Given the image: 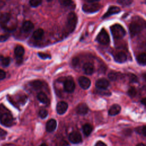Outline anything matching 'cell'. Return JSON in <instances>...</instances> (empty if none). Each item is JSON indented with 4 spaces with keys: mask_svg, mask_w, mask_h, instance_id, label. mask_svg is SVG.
<instances>
[{
    "mask_svg": "<svg viewBox=\"0 0 146 146\" xmlns=\"http://www.w3.org/2000/svg\"><path fill=\"white\" fill-rule=\"evenodd\" d=\"M146 27V22L139 18L136 17V19L133 21L129 26V33L131 37H133L140 33L144 28Z\"/></svg>",
    "mask_w": 146,
    "mask_h": 146,
    "instance_id": "obj_1",
    "label": "cell"
},
{
    "mask_svg": "<svg viewBox=\"0 0 146 146\" xmlns=\"http://www.w3.org/2000/svg\"><path fill=\"white\" fill-rule=\"evenodd\" d=\"M111 31L113 37L115 39H121L125 34L124 29L119 24H115L111 26Z\"/></svg>",
    "mask_w": 146,
    "mask_h": 146,
    "instance_id": "obj_2",
    "label": "cell"
},
{
    "mask_svg": "<svg viewBox=\"0 0 146 146\" xmlns=\"http://www.w3.org/2000/svg\"><path fill=\"white\" fill-rule=\"evenodd\" d=\"M67 29L68 33H72L75 30L77 23V17L76 14L73 12L70 13L67 15Z\"/></svg>",
    "mask_w": 146,
    "mask_h": 146,
    "instance_id": "obj_3",
    "label": "cell"
},
{
    "mask_svg": "<svg viewBox=\"0 0 146 146\" xmlns=\"http://www.w3.org/2000/svg\"><path fill=\"white\" fill-rule=\"evenodd\" d=\"M13 121L14 119L13 116L9 112H4L0 116L1 123L6 127L11 126L13 123Z\"/></svg>",
    "mask_w": 146,
    "mask_h": 146,
    "instance_id": "obj_4",
    "label": "cell"
},
{
    "mask_svg": "<svg viewBox=\"0 0 146 146\" xmlns=\"http://www.w3.org/2000/svg\"><path fill=\"white\" fill-rule=\"evenodd\" d=\"M101 8V5L98 3H88L84 4L82 6L83 11L88 13H92L99 11Z\"/></svg>",
    "mask_w": 146,
    "mask_h": 146,
    "instance_id": "obj_5",
    "label": "cell"
},
{
    "mask_svg": "<svg viewBox=\"0 0 146 146\" xmlns=\"http://www.w3.org/2000/svg\"><path fill=\"white\" fill-rule=\"evenodd\" d=\"M96 40L102 44H107L110 42V37L107 32L103 29L98 34Z\"/></svg>",
    "mask_w": 146,
    "mask_h": 146,
    "instance_id": "obj_6",
    "label": "cell"
},
{
    "mask_svg": "<svg viewBox=\"0 0 146 146\" xmlns=\"http://www.w3.org/2000/svg\"><path fill=\"white\" fill-rule=\"evenodd\" d=\"M75 85L74 80L71 78L67 79L64 82V90L69 93L72 92L75 90Z\"/></svg>",
    "mask_w": 146,
    "mask_h": 146,
    "instance_id": "obj_7",
    "label": "cell"
},
{
    "mask_svg": "<svg viewBox=\"0 0 146 146\" xmlns=\"http://www.w3.org/2000/svg\"><path fill=\"white\" fill-rule=\"evenodd\" d=\"M69 140L73 144H78L82 142L81 135L78 132H73L69 135Z\"/></svg>",
    "mask_w": 146,
    "mask_h": 146,
    "instance_id": "obj_8",
    "label": "cell"
},
{
    "mask_svg": "<svg viewBox=\"0 0 146 146\" xmlns=\"http://www.w3.org/2000/svg\"><path fill=\"white\" fill-rule=\"evenodd\" d=\"M78 82L80 86L84 90L88 89L91 85L90 80L85 76H80L78 79Z\"/></svg>",
    "mask_w": 146,
    "mask_h": 146,
    "instance_id": "obj_9",
    "label": "cell"
},
{
    "mask_svg": "<svg viewBox=\"0 0 146 146\" xmlns=\"http://www.w3.org/2000/svg\"><path fill=\"white\" fill-rule=\"evenodd\" d=\"M68 108V104L65 102H59L56 105V112L59 115L64 114Z\"/></svg>",
    "mask_w": 146,
    "mask_h": 146,
    "instance_id": "obj_10",
    "label": "cell"
},
{
    "mask_svg": "<svg viewBox=\"0 0 146 146\" xmlns=\"http://www.w3.org/2000/svg\"><path fill=\"white\" fill-rule=\"evenodd\" d=\"M95 86L99 89L105 90L108 87L109 82L107 79L104 78H100V79H99L96 82Z\"/></svg>",
    "mask_w": 146,
    "mask_h": 146,
    "instance_id": "obj_11",
    "label": "cell"
},
{
    "mask_svg": "<svg viewBox=\"0 0 146 146\" xmlns=\"http://www.w3.org/2000/svg\"><path fill=\"white\" fill-rule=\"evenodd\" d=\"M120 11V9L119 7L117 6H110L107 11L106 12V14H104V15L103 16V18H107L108 17H110L111 15H113V14H117L118 13H119Z\"/></svg>",
    "mask_w": 146,
    "mask_h": 146,
    "instance_id": "obj_12",
    "label": "cell"
},
{
    "mask_svg": "<svg viewBox=\"0 0 146 146\" xmlns=\"http://www.w3.org/2000/svg\"><path fill=\"white\" fill-rule=\"evenodd\" d=\"M88 111V107L85 103H80L76 108V112L79 115H85Z\"/></svg>",
    "mask_w": 146,
    "mask_h": 146,
    "instance_id": "obj_13",
    "label": "cell"
},
{
    "mask_svg": "<svg viewBox=\"0 0 146 146\" xmlns=\"http://www.w3.org/2000/svg\"><path fill=\"white\" fill-rule=\"evenodd\" d=\"M56 125H57V123L55 119H51L49 120L46 123V131L48 132H51L54 131L56 128Z\"/></svg>",
    "mask_w": 146,
    "mask_h": 146,
    "instance_id": "obj_14",
    "label": "cell"
},
{
    "mask_svg": "<svg viewBox=\"0 0 146 146\" xmlns=\"http://www.w3.org/2000/svg\"><path fill=\"white\" fill-rule=\"evenodd\" d=\"M114 60L117 63H124L127 60V55L123 52H119L115 55Z\"/></svg>",
    "mask_w": 146,
    "mask_h": 146,
    "instance_id": "obj_15",
    "label": "cell"
},
{
    "mask_svg": "<svg viewBox=\"0 0 146 146\" xmlns=\"http://www.w3.org/2000/svg\"><path fill=\"white\" fill-rule=\"evenodd\" d=\"M83 70L84 73L87 75H91L94 71V67L92 63L90 62H87L84 63L83 66Z\"/></svg>",
    "mask_w": 146,
    "mask_h": 146,
    "instance_id": "obj_16",
    "label": "cell"
},
{
    "mask_svg": "<svg viewBox=\"0 0 146 146\" xmlns=\"http://www.w3.org/2000/svg\"><path fill=\"white\" fill-rule=\"evenodd\" d=\"M121 110V107L118 104H113L112 105L111 108L109 109L108 114L111 116H114L118 114Z\"/></svg>",
    "mask_w": 146,
    "mask_h": 146,
    "instance_id": "obj_17",
    "label": "cell"
},
{
    "mask_svg": "<svg viewBox=\"0 0 146 146\" xmlns=\"http://www.w3.org/2000/svg\"><path fill=\"white\" fill-rule=\"evenodd\" d=\"M34 24L29 21H25L23 25H22V30L23 31L25 32H29L30 31H31L33 28H34Z\"/></svg>",
    "mask_w": 146,
    "mask_h": 146,
    "instance_id": "obj_18",
    "label": "cell"
},
{
    "mask_svg": "<svg viewBox=\"0 0 146 146\" xmlns=\"http://www.w3.org/2000/svg\"><path fill=\"white\" fill-rule=\"evenodd\" d=\"M44 35V31L42 29H38L33 34V38L35 40L40 39Z\"/></svg>",
    "mask_w": 146,
    "mask_h": 146,
    "instance_id": "obj_19",
    "label": "cell"
},
{
    "mask_svg": "<svg viewBox=\"0 0 146 146\" xmlns=\"http://www.w3.org/2000/svg\"><path fill=\"white\" fill-rule=\"evenodd\" d=\"M24 52H25V50L22 46L17 45L15 47L14 49V53L17 58H22V56L24 54Z\"/></svg>",
    "mask_w": 146,
    "mask_h": 146,
    "instance_id": "obj_20",
    "label": "cell"
},
{
    "mask_svg": "<svg viewBox=\"0 0 146 146\" xmlns=\"http://www.w3.org/2000/svg\"><path fill=\"white\" fill-rule=\"evenodd\" d=\"M37 98L39 100V102H40L41 103H42L43 104H48V103L49 100H48L47 95L43 92H40L37 95Z\"/></svg>",
    "mask_w": 146,
    "mask_h": 146,
    "instance_id": "obj_21",
    "label": "cell"
},
{
    "mask_svg": "<svg viewBox=\"0 0 146 146\" xmlns=\"http://www.w3.org/2000/svg\"><path fill=\"white\" fill-rule=\"evenodd\" d=\"M11 15L9 13H3L0 16V23L2 25L7 23L10 19Z\"/></svg>",
    "mask_w": 146,
    "mask_h": 146,
    "instance_id": "obj_22",
    "label": "cell"
},
{
    "mask_svg": "<svg viewBox=\"0 0 146 146\" xmlns=\"http://www.w3.org/2000/svg\"><path fill=\"white\" fill-rule=\"evenodd\" d=\"M30 85L34 89V90H39L43 86V83L40 80H35L30 82Z\"/></svg>",
    "mask_w": 146,
    "mask_h": 146,
    "instance_id": "obj_23",
    "label": "cell"
},
{
    "mask_svg": "<svg viewBox=\"0 0 146 146\" xmlns=\"http://www.w3.org/2000/svg\"><path fill=\"white\" fill-rule=\"evenodd\" d=\"M92 131V127L90 124H86L83 126V132L86 136L90 135Z\"/></svg>",
    "mask_w": 146,
    "mask_h": 146,
    "instance_id": "obj_24",
    "label": "cell"
},
{
    "mask_svg": "<svg viewBox=\"0 0 146 146\" xmlns=\"http://www.w3.org/2000/svg\"><path fill=\"white\" fill-rule=\"evenodd\" d=\"M137 61L140 64H146V53H141L137 57Z\"/></svg>",
    "mask_w": 146,
    "mask_h": 146,
    "instance_id": "obj_25",
    "label": "cell"
},
{
    "mask_svg": "<svg viewBox=\"0 0 146 146\" xmlns=\"http://www.w3.org/2000/svg\"><path fill=\"white\" fill-rule=\"evenodd\" d=\"M0 62L4 66H7L10 63V59L9 57H4L2 55H0Z\"/></svg>",
    "mask_w": 146,
    "mask_h": 146,
    "instance_id": "obj_26",
    "label": "cell"
},
{
    "mask_svg": "<svg viewBox=\"0 0 146 146\" xmlns=\"http://www.w3.org/2000/svg\"><path fill=\"white\" fill-rule=\"evenodd\" d=\"M120 74L119 72H111L108 74V78L110 80L113 81L116 80L119 76Z\"/></svg>",
    "mask_w": 146,
    "mask_h": 146,
    "instance_id": "obj_27",
    "label": "cell"
},
{
    "mask_svg": "<svg viewBox=\"0 0 146 146\" xmlns=\"http://www.w3.org/2000/svg\"><path fill=\"white\" fill-rule=\"evenodd\" d=\"M59 2L62 6L64 7L71 6L73 2L72 0H59Z\"/></svg>",
    "mask_w": 146,
    "mask_h": 146,
    "instance_id": "obj_28",
    "label": "cell"
},
{
    "mask_svg": "<svg viewBox=\"0 0 146 146\" xmlns=\"http://www.w3.org/2000/svg\"><path fill=\"white\" fill-rule=\"evenodd\" d=\"M117 2L121 6H126L130 5L132 3V0H117Z\"/></svg>",
    "mask_w": 146,
    "mask_h": 146,
    "instance_id": "obj_29",
    "label": "cell"
},
{
    "mask_svg": "<svg viewBox=\"0 0 146 146\" xmlns=\"http://www.w3.org/2000/svg\"><path fill=\"white\" fill-rule=\"evenodd\" d=\"M42 0H30L29 3L31 6L35 7L40 5L42 3Z\"/></svg>",
    "mask_w": 146,
    "mask_h": 146,
    "instance_id": "obj_30",
    "label": "cell"
},
{
    "mask_svg": "<svg viewBox=\"0 0 146 146\" xmlns=\"http://www.w3.org/2000/svg\"><path fill=\"white\" fill-rule=\"evenodd\" d=\"M128 94L131 97H134L136 95V89L134 87H130L129 88L128 91Z\"/></svg>",
    "mask_w": 146,
    "mask_h": 146,
    "instance_id": "obj_31",
    "label": "cell"
},
{
    "mask_svg": "<svg viewBox=\"0 0 146 146\" xmlns=\"http://www.w3.org/2000/svg\"><path fill=\"white\" fill-rule=\"evenodd\" d=\"M47 115H48V112H47V111L46 110H44V109L40 110L39 111V116L41 118H42V119H44V118L46 117L47 116Z\"/></svg>",
    "mask_w": 146,
    "mask_h": 146,
    "instance_id": "obj_32",
    "label": "cell"
},
{
    "mask_svg": "<svg viewBox=\"0 0 146 146\" xmlns=\"http://www.w3.org/2000/svg\"><path fill=\"white\" fill-rule=\"evenodd\" d=\"M38 56L42 58V59H47V58H51V56L47 54H46V53H43V52H38Z\"/></svg>",
    "mask_w": 146,
    "mask_h": 146,
    "instance_id": "obj_33",
    "label": "cell"
},
{
    "mask_svg": "<svg viewBox=\"0 0 146 146\" xmlns=\"http://www.w3.org/2000/svg\"><path fill=\"white\" fill-rule=\"evenodd\" d=\"M9 36L10 35L8 34H5L0 35V42H3L6 41L9 38Z\"/></svg>",
    "mask_w": 146,
    "mask_h": 146,
    "instance_id": "obj_34",
    "label": "cell"
},
{
    "mask_svg": "<svg viewBox=\"0 0 146 146\" xmlns=\"http://www.w3.org/2000/svg\"><path fill=\"white\" fill-rule=\"evenodd\" d=\"M129 80L131 82H136L137 81V78L135 75L131 74L129 75Z\"/></svg>",
    "mask_w": 146,
    "mask_h": 146,
    "instance_id": "obj_35",
    "label": "cell"
},
{
    "mask_svg": "<svg viewBox=\"0 0 146 146\" xmlns=\"http://www.w3.org/2000/svg\"><path fill=\"white\" fill-rule=\"evenodd\" d=\"M79 63V59L77 57H75L72 60V64L74 66H76Z\"/></svg>",
    "mask_w": 146,
    "mask_h": 146,
    "instance_id": "obj_36",
    "label": "cell"
},
{
    "mask_svg": "<svg viewBox=\"0 0 146 146\" xmlns=\"http://www.w3.org/2000/svg\"><path fill=\"white\" fill-rule=\"evenodd\" d=\"M5 77H6L5 72L3 70L0 69V80L3 79Z\"/></svg>",
    "mask_w": 146,
    "mask_h": 146,
    "instance_id": "obj_37",
    "label": "cell"
},
{
    "mask_svg": "<svg viewBox=\"0 0 146 146\" xmlns=\"http://www.w3.org/2000/svg\"><path fill=\"white\" fill-rule=\"evenodd\" d=\"M21 103H22V104H24L25 103H26V100H27V97L26 96H22L21 98V99H19Z\"/></svg>",
    "mask_w": 146,
    "mask_h": 146,
    "instance_id": "obj_38",
    "label": "cell"
},
{
    "mask_svg": "<svg viewBox=\"0 0 146 146\" xmlns=\"http://www.w3.org/2000/svg\"><path fill=\"white\" fill-rule=\"evenodd\" d=\"M95 146H107V145L103 142L101 141H99L96 143Z\"/></svg>",
    "mask_w": 146,
    "mask_h": 146,
    "instance_id": "obj_39",
    "label": "cell"
},
{
    "mask_svg": "<svg viewBox=\"0 0 146 146\" xmlns=\"http://www.w3.org/2000/svg\"><path fill=\"white\" fill-rule=\"evenodd\" d=\"M141 131L143 134L146 136V125H144L141 128Z\"/></svg>",
    "mask_w": 146,
    "mask_h": 146,
    "instance_id": "obj_40",
    "label": "cell"
},
{
    "mask_svg": "<svg viewBox=\"0 0 146 146\" xmlns=\"http://www.w3.org/2000/svg\"><path fill=\"white\" fill-rule=\"evenodd\" d=\"M99 0H85L86 2L88 3H96V2H98Z\"/></svg>",
    "mask_w": 146,
    "mask_h": 146,
    "instance_id": "obj_41",
    "label": "cell"
},
{
    "mask_svg": "<svg viewBox=\"0 0 146 146\" xmlns=\"http://www.w3.org/2000/svg\"><path fill=\"white\" fill-rule=\"evenodd\" d=\"M141 103L146 106V98H144V99H142L141 100Z\"/></svg>",
    "mask_w": 146,
    "mask_h": 146,
    "instance_id": "obj_42",
    "label": "cell"
},
{
    "mask_svg": "<svg viewBox=\"0 0 146 146\" xmlns=\"http://www.w3.org/2000/svg\"><path fill=\"white\" fill-rule=\"evenodd\" d=\"M142 76H143V79H144L145 80H146V72H144V74H143Z\"/></svg>",
    "mask_w": 146,
    "mask_h": 146,
    "instance_id": "obj_43",
    "label": "cell"
},
{
    "mask_svg": "<svg viewBox=\"0 0 146 146\" xmlns=\"http://www.w3.org/2000/svg\"><path fill=\"white\" fill-rule=\"evenodd\" d=\"M3 112H4L2 111V107L0 106V116H1V115H2Z\"/></svg>",
    "mask_w": 146,
    "mask_h": 146,
    "instance_id": "obj_44",
    "label": "cell"
},
{
    "mask_svg": "<svg viewBox=\"0 0 146 146\" xmlns=\"http://www.w3.org/2000/svg\"><path fill=\"white\" fill-rule=\"evenodd\" d=\"M136 146H146V145L143 143H139L137 145H136Z\"/></svg>",
    "mask_w": 146,
    "mask_h": 146,
    "instance_id": "obj_45",
    "label": "cell"
},
{
    "mask_svg": "<svg viewBox=\"0 0 146 146\" xmlns=\"http://www.w3.org/2000/svg\"><path fill=\"white\" fill-rule=\"evenodd\" d=\"M39 146H48V145L46 144H45V143H43V144H40Z\"/></svg>",
    "mask_w": 146,
    "mask_h": 146,
    "instance_id": "obj_46",
    "label": "cell"
},
{
    "mask_svg": "<svg viewBox=\"0 0 146 146\" xmlns=\"http://www.w3.org/2000/svg\"><path fill=\"white\" fill-rule=\"evenodd\" d=\"M47 1H48V2H50V1H52V0H47Z\"/></svg>",
    "mask_w": 146,
    "mask_h": 146,
    "instance_id": "obj_47",
    "label": "cell"
}]
</instances>
